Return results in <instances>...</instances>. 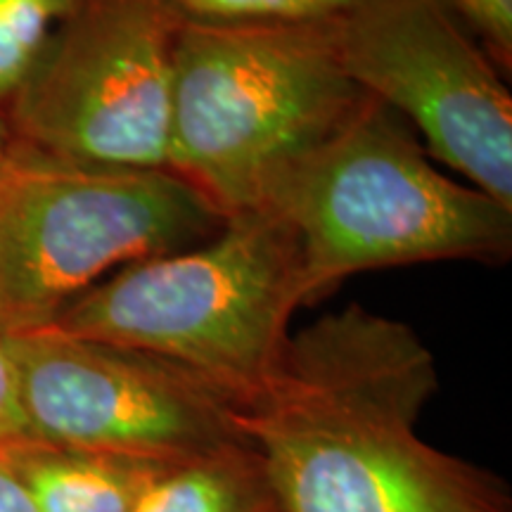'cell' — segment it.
Listing matches in <instances>:
<instances>
[{
	"label": "cell",
	"instance_id": "obj_6",
	"mask_svg": "<svg viewBox=\"0 0 512 512\" xmlns=\"http://www.w3.org/2000/svg\"><path fill=\"white\" fill-rule=\"evenodd\" d=\"M181 22L169 0H76L8 112L15 138L79 162L166 169Z\"/></svg>",
	"mask_w": 512,
	"mask_h": 512
},
{
	"label": "cell",
	"instance_id": "obj_4",
	"mask_svg": "<svg viewBox=\"0 0 512 512\" xmlns=\"http://www.w3.org/2000/svg\"><path fill=\"white\" fill-rule=\"evenodd\" d=\"M302 306L297 240L254 209L200 245L119 268L48 328L169 358L245 406L278 370Z\"/></svg>",
	"mask_w": 512,
	"mask_h": 512
},
{
	"label": "cell",
	"instance_id": "obj_13",
	"mask_svg": "<svg viewBox=\"0 0 512 512\" xmlns=\"http://www.w3.org/2000/svg\"><path fill=\"white\" fill-rule=\"evenodd\" d=\"M498 69L512 67V0H446Z\"/></svg>",
	"mask_w": 512,
	"mask_h": 512
},
{
	"label": "cell",
	"instance_id": "obj_7",
	"mask_svg": "<svg viewBox=\"0 0 512 512\" xmlns=\"http://www.w3.org/2000/svg\"><path fill=\"white\" fill-rule=\"evenodd\" d=\"M342 72L427 150L512 207V98L498 64L446 0H358L330 19Z\"/></svg>",
	"mask_w": 512,
	"mask_h": 512
},
{
	"label": "cell",
	"instance_id": "obj_12",
	"mask_svg": "<svg viewBox=\"0 0 512 512\" xmlns=\"http://www.w3.org/2000/svg\"><path fill=\"white\" fill-rule=\"evenodd\" d=\"M183 19L209 24L323 22L358 0H169Z\"/></svg>",
	"mask_w": 512,
	"mask_h": 512
},
{
	"label": "cell",
	"instance_id": "obj_1",
	"mask_svg": "<svg viewBox=\"0 0 512 512\" xmlns=\"http://www.w3.org/2000/svg\"><path fill=\"white\" fill-rule=\"evenodd\" d=\"M437 389L411 325L349 304L294 332L240 425L287 512H512L501 477L420 439Z\"/></svg>",
	"mask_w": 512,
	"mask_h": 512
},
{
	"label": "cell",
	"instance_id": "obj_3",
	"mask_svg": "<svg viewBox=\"0 0 512 512\" xmlns=\"http://www.w3.org/2000/svg\"><path fill=\"white\" fill-rule=\"evenodd\" d=\"M323 22L183 19L174 50L166 169L223 219L259 209L287 164L361 102Z\"/></svg>",
	"mask_w": 512,
	"mask_h": 512
},
{
	"label": "cell",
	"instance_id": "obj_9",
	"mask_svg": "<svg viewBox=\"0 0 512 512\" xmlns=\"http://www.w3.org/2000/svg\"><path fill=\"white\" fill-rule=\"evenodd\" d=\"M3 453L38 512H131L140 489L162 463L31 437Z\"/></svg>",
	"mask_w": 512,
	"mask_h": 512
},
{
	"label": "cell",
	"instance_id": "obj_5",
	"mask_svg": "<svg viewBox=\"0 0 512 512\" xmlns=\"http://www.w3.org/2000/svg\"><path fill=\"white\" fill-rule=\"evenodd\" d=\"M223 216L169 169L17 140L0 159V335L43 330L112 268L209 240Z\"/></svg>",
	"mask_w": 512,
	"mask_h": 512
},
{
	"label": "cell",
	"instance_id": "obj_16",
	"mask_svg": "<svg viewBox=\"0 0 512 512\" xmlns=\"http://www.w3.org/2000/svg\"><path fill=\"white\" fill-rule=\"evenodd\" d=\"M12 143H15V131H12L8 114L0 112V159L5 157V152L10 150Z\"/></svg>",
	"mask_w": 512,
	"mask_h": 512
},
{
	"label": "cell",
	"instance_id": "obj_15",
	"mask_svg": "<svg viewBox=\"0 0 512 512\" xmlns=\"http://www.w3.org/2000/svg\"><path fill=\"white\" fill-rule=\"evenodd\" d=\"M0 512H38L22 479L5 458L3 448H0Z\"/></svg>",
	"mask_w": 512,
	"mask_h": 512
},
{
	"label": "cell",
	"instance_id": "obj_2",
	"mask_svg": "<svg viewBox=\"0 0 512 512\" xmlns=\"http://www.w3.org/2000/svg\"><path fill=\"white\" fill-rule=\"evenodd\" d=\"M259 209L297 240L306 304L363 271L512 252V207L441 174L413 128L366 93L268 183Z\"/></svg>",
	"mask_w": 512,
	"mask_h": 512
},
{
	"label": "cell",
	"instance_id": "obj_11",
	"mask_svg": "<svg viewBox=\"0 0 512 512\" xmlns=\"http://www.w3.org/2000/svg\"><path fill=\"white\" fill-rule=\"evenodd\" d=\"M74 5L76 0H0V112L8 114L34 79Z\"/></svg>",
	"mask_w": 512,
	"mask_h": 512
},
{
	"label": "cell",
	"instance_id": "obj_14",
	"mask_svg": "<svg viewBox=\"0 0 512 512\" xmlns=\"http://www.w3.org/2000/svg\"><path fill=\"white\" fill-rule=\"evenodd\" d=\"M22 439H29V427L19 394L17 366L8 339L0 335V448H8Z\"/></svg>",
	"mask_w": 512,
	"mask_h": 512
},
{
	"label": "cell",
	"instance_id": "obj_8",
	"mask_svg": "<svg viewBox=\"0 0 512 512\" xmlns=\"http://www.w3.org/2000/svg\"><path fill=\"white\" fill-rule=\"evenodd\" d=\"M5 339L31 439L162 463L252 444L242 403L169 358L55 328Z\"/></svg>",
	"mask_w": 512,
	"mask_h": 512
},
{
	"label": "cell",
	"instance_id": "obj_10",
	"mask_svg": "<svg viewBox=\"0 0 512 512\" xmlns=\"http://www.w3.org/2000/svg\"><path fill=\"white\" fill-rule=\"evenodd\" d=\"M131 512H287L252 444L159 463Z\"/></svg>",
	"mask_w": 512,
	"mask_h": 512
}]
</instances>
